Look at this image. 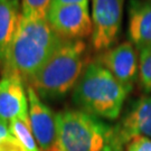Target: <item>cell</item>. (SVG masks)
I'll return each mask as SVG.
<instances>
[{
  "label": "cell",
  "instance_id": "obj_1",
  "mask_svg": "<svg viewBox=\"0 0 151 151\" xmlns=\"http://www.w3.org/2000/svg\"><path fill=\"white\" fill-rule=\"evenodd\" d=\"M63 42L64 39L53 30L46 17L22 16L1 67L2 78L17 77L24 83H28Z\"/></svg>",
  "mask_w": 151,
  "mask_h": 151
},
{
  "label": "cell",
  "instance_id": "obj_2",
  "mask_svg": "<svg viewBox=\"0 0 151 151\" xmlns=\"http://www.w3.org/2000/svg\"><path fill=\"white\" fill-rule=\"evenodd\" d=\"M86 65V44L64 39L28 84L38 96L60 99L75 87Z\"/></svg>",
  "mask_w": 151,
  "mask_h": 151
},
{
  "label": "cell",
  "instance_id": "obj_3",
  "mask_svg": "<svg viewBox=\"0 0 151 151\" xmlns=\"http://www.w3.org/2000/svg\"><path fill=\"white\" fill-rule=\"evenodd\" d=\"M129 92L97 60L86 65L73 91V101L96 118L115 120Z\"/></svg>",
  "mask_w": 151,
  "mask_h": 151
},
{
  "label": "cell",
  "instance_id": "obj_4",
  "mask_svg": "<svg viewBox=\"0 0 151 151\" xmlns=\"http://www.w3.org/2000/svg\"><path fill=\"white\" fill-rule=\"evenodd\" d=\"M58 151H122L114 127L82 110L56 114Z\"/></svg>",
  "mask_w": 151,
  "mask_h": 151
},
{
  "label": "cell",
  "instance_id": "obj_5",
  "mask_svg": "<svg viewBox=\"0 0 151 151\" xmlns=\"http://www.w3.org/2000/svg\"><path fill=\"white\" fill-rule=\"evenodd\" d=\"M93 32L92 47L105 52L113 47L122 30L124 0H91Z\"/></svg>",
  "mask_w": 151,
  "mask_h": 151
},
{
  "label": "cell",
  "instance_id": "obj_6",
  "mask_svg": "<svg viewBox=\"0 0 151 151\" xmlns=\"http://www.w3.org/2000/svg\"><path fill=\"white\" fill-rule=\"evenodd\" d=\"M46 19L53 30L63 39L83 40L92 36L93 32V22L88 6L49 7Z\"/></svg>",
  "mask_w": 151,
  "mask_h": 151
},
{
  "label": "cell",
  "instance_id": "obj_7",
  "mask_svg": "<svg viewBox=\"0 0 151 151\" xmlns=\"http://www.w3.org/2000/svg\"><path fill=\"white\" fill-rule=\"evenodd\" d=\"M96 60L102 64L129 93L132 91L139 76V57L137 48L130 42H123L102 52Z\"/></svg>",
  "mask_w": 151,
  "mask_h": 151
},
{
  "label": "cell",
  "instance_id": "obj_8",
  "mask_svg": "<svg viewBox=\"0 0 151 151\" xmlns=\"http://www.w3.org/2000/svg\"><path fill=\"white\" fill-rule=\"evenodd\" d=\"M29 103V123L39 151L57 150L56 115L45 105L32 87L27 88Z\"/></svg>",
  "mask_w": 151,
  "mask_h": 151
},
{
  "label": "cell",
  "instance_id": "obj_9",
  "mask_svg": "<svg viewBox=\"0 0 151 151\" xmlns=\"http://www.w3.org/2000/svg\"><path fill=\"white\" fill-rule=\"evenodd\" d=\"M114 130L121 149L135 137L151 139V94L132 103L121 122L114 127Z\"/></svg>",
  "mask_w": 151,
  "mask_h": 151
},
{
  "label": "cell",
  "instance_id": "obj_10",
  "mask_svg": "<svg viewBox=\"0 0 151 151\" xmlns=\"http://www.w3.org/2000/svg\"><path fill=\"white\" fill-rule=\"evenodd\" d=\"M29 118L28 95L24 82L17 77L0 81V120L7 123L15 119Z\"/></svg>",
  "mask_w": 151,
  "mask_h": 151
},
{
  "label": "cell",
  "instance_id": "obj_11",
  "mask_svg": "<svg viewBox=\"0 0 151 151\" xmlns=\"http://www.w3.org/2000/svg\"><path fill=\"white\" fill-rule=\"evenodd\" d=\"M128 36L138 50L151 46V0L129 1Z\"/></svg>",
  "mask_w": 151,
  "mask_h": 151
},
{
  "label": "cell",
  "instance_id": "obj_12",
  "mask_svg": "<svg viewBox=\"0 0 151 151\" xmlns=\"http://www.w3.org/2000/svg\"><path fill=\"white\" fill-rule=\"evenodd\" d=\"M22 18L20 2L0 0V70L15 38Z\"/></svg>",
  "mask_w": 151,
  "mask_h": 151
},
{
  "label": "cell",
  "instance_id": "obj_13",
  "mask_svg": "<svg viewBox=\"0 0 151 151\" xmlns=\"http://www.w3.org/2000/svg\"><path fill=\"white\" fill-rule=\"evenodd\" d=\"M9 128L11 132L20 141L26 151H39L38 145L35 137L32 134L29 123V118H22V119H15L9 122Z\"/></svg>",
  "mask_w": 151,
  "mask_h": 151
},
{
  "label": "cell",
  "instance_id": "obj_14",
  "mask_svg": "<svg viewBox=\"0 0 151 151\" xmlns=\"http://www.w3.org/2000/svg\"><path fill=\"white\" fill-rule=\"evenodd\" d=\"M138 78L142 91L151 93V46L139 50Z\"/></svg>",
  "mask_w": 151,
  "mask_h": 151
},
{
  "label": "cell",
  "instance_id": "obj_15",
  "mask_svg": "<svg viewBox=\"0 0 151 151\" xmlns=\"http://www.w3.org/2000/svg\"><path fill=\"white\" fill-rule=\"evenodd\" d=\"M0 151H26L11 132L9 123L0 120Z\"/></svg>",
  "mask_w": 151,
  "mask_h": 151
},
{
  "label": "cell",
  "instance_id": "obj_16",
  "mask_svg": "<svg viewBox=\"0 0 151 151\" xmlns=\"http://www.w3.org/2000/svg\"><path fill=\"white\" fill-rule=\"evenodd\" d=\"M52 0H22V16L25 18L46 17Z\"/></svg>",
  "mask_w": 151,
  "mask_h": 151
},
{
  "label": "cell",
  "instance_id": "obj_17",
  "mask_svg": "<svg viewBox=\"0 0 151 151\" xmlns=\"http://www.w3.org/2000/svg\"><path fill=\"white\" fill-rule=\"evenodd\" d=\"M127 151H151V139L135 137L127 143Z\"/></svg>",
  "mask_w": 151,
  "mask_h": 151
},
{
  "label": "cell",
  "instance_id": "obj_18",
  "mask_svg": "<svg viewBox=\"0 0 151 151\" xmlns=\"http://www.w3.org/2000/svg\"><path fill=\"white\" fill-rule=\"evenodd\" d=\"M70 5L88 6V0H52L49 4V7H62V6Z\"/></svg>",
  "mask_w": 151,
  "mask_h": 151
},
{
  "label": "cell",
  "instance_id": "obj_19",
  "mask_svg": "<svg viewBox=\"0 0 151 151\" xmlns=\"http://www.w3.org/2000/svg\"><path fill=\"white\" fill-rule=\"evenodd\" d=\"M6 1H11V2H20L22 0H6Z\"/></svg>",
  "mask_w": 151,
  "mask_h": 151
}]
</instances>
